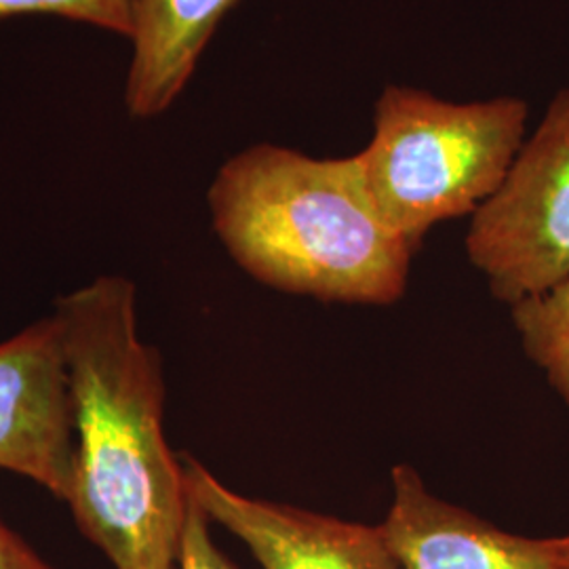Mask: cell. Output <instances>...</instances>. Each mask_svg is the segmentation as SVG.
I'll return each instance as SVG.
<instances>
[{"instance_id": "1", "label": "cell", "mask_w": 569, "mask_h": 569, "mask_svg": "<svg viewBox=\"0 0 569 569\" xmlns=\"http://www.w3.org/2000/svg\"><path fill=\"white\" fill-rule=\"evenodd\" d=\"M74 468L66 505L114 569H178L188 491L164 437L163 361L140 333L138 289L102 274L58 298Z\"/></svg>"}, {"instance_id": "2", "label": "cell", "mask_w": 569, "mask_h": 569, "mask_svg": "<svg viewBox=\"0 0 569 569\" xmlns=\"http://www.w3.org/2000/svg\"><path fill=\"white\" fill-rule=\"evenodd\" d=\"M207 203L228 256L258 283L346 305L406 293L416 249L378 213L357 154L256 143L220 167Z\"/></svg>"}, {"instance_id": "3", "label": "cell", "mask_w": 569, "mask_h": 569, "mask_svg": "<svg viewBox=\"0 0 569 569\" xmlns=\"http://www.w3.org/2000/svg\"><path fill=\"white\" fill-rule=\"evenodd\" d=\"M528 117L521 98L460 103L388 84L357 154L378 213L413 249L432 226L472 216L507 180Z\"/></svg>"}, {"instance_id": "4", "label": "cell", "mask_w": 569, "mask_h": 569, "mask_svg": "<svg viewBox=\"0 0 569 569\" xmlns=\"http://www.w3.org/2000/svg\"><path fill=\"white\" fill-rule=\"evenodd\" d=\"M468 260L515 306L569 279V89L521 146L507 180L468 226Z\"/></svg>"}, {"instance_id": "5", "label": "cell", "mask_w": 569, "mask_h": 569, "mask_svg": "<svg viewBox=\"0 0 569 569\" xmlns=\"http://www.w3.org/2000/svg\"><path fill=\"white\" fill-rule=\"evenodd\" d=\"M0 468L61 502L72 483V409L53 312L0 342Z\"/></svg>"}, {"instance_id": "6", "label": "cell", "mask_w": 569, "mask_h": 569, "mask_svg": "<svg viewBox=\"0 0 569 569\" xmlns=\"http://www.w3.org/2000/svg\"><path fill=\"white\" fill-rule=\"evenodd\" d=\"M188 496L237 536L262 569H401L382 526H366L260 498L222 483L183 453Z\"/></svg>"}, {"instance_id": "7", "label": "cell", "mask_w": 569, "mask_h": 569, "mask_svg": "<svg viewBox=\"0 0 569 569\" xmlns=\"http://www.w3.org/2000/svg\"><path fill=\"white\" fill-rule=\"evenodd\" d=\"M380 523L401 569H569V533L529 538L435 496L418 470L392 468Z\"/></svg>"}, {"instance_id": "8", "label": "cell", "mask_w": 569, "mask_h": 569, "mask_svg": "<svg viewBox=\"0 0 569 569\" xmlns=\"http://www.w3.org/2000/svg\"><path fill=\"white\" fill-rule=\"evenodd\" d=\"M239 0H136L124 106L133 119L169 110L192 79L220 21Z\"/></svg>"}, {"instance_id": "9", "label": "cell", "mask_w": 569, "mask_h": 569, "mask_svg": "<svg viewBox=\"0 0 569 569\" xmlns=\"http://www.w3.org/2000/svg\"><path fill=\"white\" fill-rule=\"evenodd\" d=\"M510 317L529 361L547 376L569 411V279L510 306Z\"/></svg>"}, {"instance_id": "10", "label": "cell", "mask_w": 569, "mask_h": 569, "mask_svg": "<svg viewBox=\"0 0 569 569\" xmlns=\"http://www.w3.org/2000/svg\"><path fill=\"white\" fill-rule=\"evenodd\" d=\"M136 0H0V20L20 16H56L89 23L129 39Z\"/></svg>"}, {"instance_id": "11", "label": "cell", "mask_w": 569, "mask_h": 569, "mask_svg": "<svg viewBox=\"0 0 569 569\" xmlns=\"http://www.w3.org/2000/svg\"><path fill=\"white\" fill-rule=\"evenodd\" d=\"M178 569H239L218 549L211 536V519L190 496Z\"/></svg>"}, {"instance_id": "12", "label": "cell", "mask_w": 569, "mask_h": 569, "mask_svg": "<svg viewBox=\"0 0 569 569\" xmlns=\"http://www.w3.org/2000/svg\"><path fill=\"white\" fill-rule=\"evenodd\" d=\"M0 569H58L0 517Z\"/></svg>"}]
</instances>
